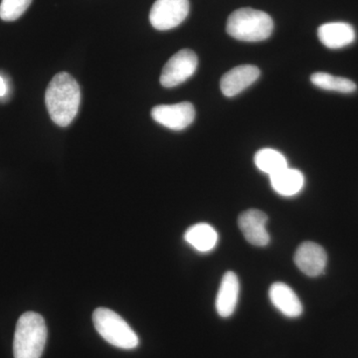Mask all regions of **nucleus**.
I'll return each instance as SVG.
<instances>
[{
    "instance_id": "7ed1b4c3",
    "label": "nucleus",
    "mask_w": 358,
    "mask_h": 358,
    "mask_svg": "<svg viewBox=\"0 0 358 358\" xmlns=\"http://www.w3.org/2000/svg\"><path fill=\"white\" fill-rule=\"evenodd\" d=\"M274 29L268 14L253 8H240L228 17L226 31L233 38L245 42H259L268 39Z\"/></svg>"
},
{
    "instance_id": "f257e3e1",
    "label": "nucleus",
    "mask_w": 358,
    "mask_h": 358,
    "mask_svg": "<svg viewBox=\"0 0 358 358\" xmlns=\"http://www.w3.org/2000/svg\"><path fill=\"white\" fill-rule=\"evenodd\" d=\"M81 102L79 84L70 74L58 73L45 93V103L52 121L59 127L69 126L76 117Z\"/></svg>"
},
{
    "instance_id": "a211bd4d",
    "label": "nucleus",
    "mask_w": 358,
    "mask_h": 358,
    "mask_svg": "<svg viewBox=\"0 0 358 358\" xmlns=\"http://www.w3.org/2000/svg\"><path fill=\"white\" fill-rule=\"evenodd\" d=\"M32 0H2L0 18L3 21H15L23 15Z\"/></svg>"
},
{
    "instance_id": "2eb2a0df",
    "label": "nucleus",
    "mask_w": 358,
    "mask_h": 358,
    "mask_svg": "<svg viewBox=\"0 0 358 358\" xmlns=\"http://www.w3.org/2000/svg\"><path fill=\"white\" fill-rule=\"evenodd\" d=\"M185 239L193 248L205 253L215 248L218 242V234L209 224L199 223L186 231Z\"/></svg>"
},
{
    "instance_id": "4468645a",
    "label": "nucleus",
    "mask_w": 358,
    "mask_h": 358,
    "mask_svg": "<svg viewBox=\"0 0 358 358\" xmlns=\"http://www.w3.org/2000/svg\"><path fill=\"white\" fill-rule=\"evenodd\" d=\"M271 185L278 194L282 196H294L301 192L305 185V176L298 169H282L279 173L270 176Z\"/></svg>"
},
{
    "instance_id": "6ab92c4d",
    "label": "nucleus",
    "mask_w": 358,
    "mask_h": 358,
    "mask_svg": "<svg viewBox=\"0 0 358 358\" xmlns=\"http://www.w3.org/2000/svg\"><path fill=\"white\" fill-rule=\"evenodd\" d=\"M7 92L6 84L2 77H0V96L6 95Z\"/></svg>"
},
{
    "instance_id": "9b49d317",
    "label": "nucleus",
    "mask_w": 358,
    "mask_h": 358,
    "mask_svg": "<svg viewBox=\"0 0 358 358\" xmlns=\"http://www.w3.org/2000/svg\"><path fill=\"white\" fill-rule=\"evenodd\" d=\"M268 296H270L271 303L285 317L294 319V317H300L303 313V305H301L300 299L291 287L284 282L273 284L268 291Z\"/></svg>"
},
{
    "instance_id": "0eeeda50",
    "label": "nucleus",
    "mask_w": 358,
    "mask_h": 358,
    "mask_svg": "<svg viewBox=\"0 0 358 358\" xmlns=\"http://www.w3.org/2000/svg\"><path fill=\"white\" fill-rule=\"evenodd\" d=\"M155 122L173 131H182L195 119V109L192 103L182 102L174 105H159L152 110Z\"/></svg>"
},
{
    "instance_id": "423d86ee",
    "label": "nucleus",
    "mask_w": 358,
    "mask_h": 358,
    "mask_svg": "<svg viewBox=\"0 0 358 358\" xmlns=\"http://www.w3.org/2000/svg\"><path fill=\"white\" fill-rule=\"evenodd\" d=\"M199 66L196 54L190 49H182L167 61L160 75V84L173 88L182 84L194 74Z\"/></svg>"
},
{
    "instance_id": "f03ea898",
    "label": "nucleus",
    "mask_w": 358,
    "mask_h": 358,
    "mask_svg": "<svg viewBox=\"0 0 358 358\" xmlns=\"http://www.w3.org/2000/svg\"><path fill=\"white\" fill-rule=\"evenodd\" d=\"M47 327L42 315L23 313L16 324L14 334V358H40L46 345Z\"/></svg>"
},
{
    "instance_id": "9d476101",
    "label": "nucleus",
    "mask_w": 358,
    "mask_h": 358,
    "mask_svg": "<svg viewBox=\"0 0 358 358\" xmlns=\"http://www.w3.org/2000/svg\"><path fill=\"white\" fill-rule=\"evenodd\" d=\"M260 74V69L254 65H241L233 68L221 78V92L228 98L239 95L256 82Z\"/></svg>"
},
{
    "instance_id": "dca6fc26",
    "label": "nucleus",
    "mask_w": 358,
    "mask_h": 358,
    "mask_svg": "<svg viewBox=\"0 0 358 358\" xmlns=\"http://www.w3.org/2000/svg\"><path fill=\"white\" fill-rule=\"evenodd\" d=\"M257 169L263 173L273 176L288 166V160L285 155L273 148H262L258 150L254 157Z\"/></svg>"
},
{
    "instance_id": "f8f14e48",
    "label": "nucleus",
    "mask_w": 358,
    "mask_h": 358,
    "mask_svg": "<svg viewBox=\"0 0 358 358\" xmlns=\"http://www.w3.org/2000/svg\"><path fill=\"white\" fill-rule=\"evenodd\" d=\"M239 293L240 284L237 275L229 271L221 280L220 288L216 298V310L221 317H229L234 313Z\"/></svg>"
},
{
    "instance_id": "1a4fd4ad",
    "label": "nucleus",
    "mask_w": 358,
    "mask_h": 358,
    "mask_svg": "<svg viewBox=\"0 0 358 358\" xmlns=\"http://www.w3.org/2000/svg\"><path fill=\"white\" fill-rule=\"evenodd\" d=\"M296 267L308 277L324 274L327 263L326 250L313 242H303L296 249L294 257Z\"/></svg>"
},
{
    "instance_id": "6e6552de",
    "label": "nucleus",
    "mask_w": 358,
    "mask_h": 358,
    "mask_svg": "<svg viewBox=\"0 0 358 358\" xmlns=\"http://www.w3.org/2000/svg\"><path fill=\"white\" fill-rule=\"evenodd\" d=\"M268 216L258 209H249L240 214L238 226L245 239L257 247L267 246L270 243V235L267 228Z\"/></svg>"
},
{
    "instance_id": "f3484780",
    "label": "nucleus",
    "mask_w": 358,
    "mask_h": 358,
    "mask_svg": "<svg viewBox=\"0 0 358 358\" xmlns=\"http://www.w3.org/2000/svg\"><path fill=\"white\" fill-rule=\"evenodd\" d=\"M312 83L317 88L327 91L339 92V93L350 94L357 91V85L352 80L346 78L334 76L327 73L317 72L310 77Z\"/></svg>"
},
{
    "instance_id": "ddd939ff",
    "label": "nucleus",
    "mask_w": 358,
    "mask_h": 358,
    "mask_svg": "<svg viewBox=\"0 0 358 358\" xmlns=\"http://www.w3.org/2000/svg\"><path fill=\"white\" fill-rule=\"evenodd\" d=\"M317 36L327 48L339 49L355 41V31L348 23L331 22L320 26Z\"/></svg>"
},
{
    "instance_id": "20e7f679",
    "label": "nucleus",
    "mask_w": 358,
    "mask_h": 358,
    "mask_svg": "<svg viewBox=\"0 0 358 358\" xmlns=\"http://www.w3.org/2000/svg\"><path fill=\"white\" fill-rule=\"evenodd\" d=\"M94 326L106 341L122 350H134L140 343L138 336L121 315L106 308H96Z\"/></svg>"
},
{
    "instance_id": "39448f33",
    "label": "nucleus",
    "mask_w": 358,
    "mask_h": 358,
    "mask_svg": "<svg viewBox=\"0 0 358 358\" xmlns=\"http://www.w3.org/2000/svg\"><path fill=\"white\" fill-rule=\"evenodd\" d=\"M189 8L188 0H157L150 9V23L160 31L173 29L185 20Z\"/></svg>"
}]
</instances>
